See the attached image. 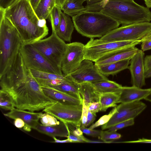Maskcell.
I'll return each instance as SVG.
<instances>
[{"label":"cell","mask_w":151,"mask_h":151,"mask_svg":"<svg viewBox=\"0 0 151 151\" xmlns=\"http://www.w3.org/2000/svg\"><path fill=\"white\" fill-rule=\"evenodd\" d=\"M80 93L83 101L88 107L90 104L94 102H99L100 93L96 90L92 83L86 82L79 84Z\"/></svg>","instance_id":"cell-22"},{"label":"cell","mask_w":151,"mask_h":151,"mask_svg":"<svg viewBox=\"0 0 151 151\" xmlns=\"http://www.w3.org/2000/svg\"><path fill=\"white\" fill-rule=\"evenodd\" d=\"M81 129L83 133L93 137H99L102 131L88 128L86 127H81Z\"/></svg>","instance_id":"cell-37"},{"label":"cell","mask_w":151,"mask_h":151,"mask_svg":"<svg viewBox=\"0 0 151 151\" xmlns=\"http://www.w3.org/2000/svg\"><path fill=\"white\" fill-rule=\"evenodd\" d=\"M92 62L88 60L84 59L77 69L67 75L78 84L109 80L99 72L96 66Z\"/></svg>","instance_id":"cell-13"},{"label":"cell","mask_w":151,"mask_h":151,"mask_svg":"<svg viewBox=\"0 0 151 151\" xmlns=\"http://www.w3.org/2000/svg\"><path fill=\"white\" fill-rule=\"evenodd\" d=\"M69 16L62 11L58 28L56 33L58 36L64 41L70 42L74 29V25Z\"/></svg>","instance_id":"cell-19"},{"label":"cell","mask_w":151,"mask_h":151,"mask_svg":"<svg viewBox=\"0 0 151 151\" xmlns=\"http://www.w3.org/2000/svg\"><path fill=\"white\" fill-rule=\"evenodd\" d=\"M147 7L149 8H151V0H144Z\"/></svg>","instance_id":"cell-50"},{"label":"cell","mask_w":151,"mask_h":151,"mask_svg":"<svg viewBox=\"0 0 151 151\" xmlns=\"http://www.w3.org/2000/svg\"><path fill=\"white\" fill-rule=\"evenodd\" d=\"M41 0H30L31 5L35 10Z\"/></svg>","instance_id":"cell-48"},{"label":"cell","mask_w":151,"mask_h":151,"mask_svg":"<svg viewBox=\"0 0 151 151\" xmlns=\"http://www.w3.org/2000/svg\"><path fill=\"white\" fill-rule=\"evenodd\" d=\"M84 48L85 45L80 42L67 44L61 65L63 74H68L79 67L84 59Z\"/></svg>","instance_id":"cell-12"},{"label":"cell","mask_w":151,"mask_h":151,"mask_svg":"<svg viewBox=\"0 0 151 151\" xmlns=\"http://www.w3.org/2000/svg\"><path fill=\"white\" fill-rule=\"evenodd\" d=\"M17 30L0 7V76L10 65L23 44Z\"/></svg>","instance_id":"cell-5"},{"label":"cell","mask_w":151,"mask_h":151,"mask_svg":"<svg viewBox=\"0 0 151 151\" xmlns=\"http://www.w3.org/2000/svg\"><path fill=\"white\" fill-rule=\"evenodd\" d=\"M109 0H91L89 4L90 9L92 12H100Z\"/></svg>","instance_id":"cell-34"},{"label":"cell","mask_w":151,"mask_h":151,"mask_svg":"<svg viewBox=\"0 0 151 151\" xmlns=\"http://www.w3.org/2000/svg\"><path fill=\"white\" fill-rule=\"evenodd\" d=\"M145 100L151 103V91L145 99Z\"/></svg>","instance_id":"cell-52"},{"label":"cell","mask_w":151,"mask_h":151,"mask_svg":"<svg viewBox=\"0 0 151 151\" xmlns=\"http://www.w3.org/2000/svg\"><path fill=\"white\" fill-rule=\"evenodd\" d=\"M70 0H55L56 5L62 9Z\"/></svg>","instance_id":"cell-47"},{"label":"cell","mask_w":151,"mask_h":151,"mask_svg":"<svg viewBox=\"0 0 151 151\" xmlns=\"http://www.w3.org/2000/svg\"><path fill=\"white\" fill-rule=\"evenodd\" d=\"M14 0H0V7L5 8L8 7Z\"/></svg>","instance_id":"cell-46"},{"label":"cell","mask_w":151,"mask_h":151,"mask_svg":"<svg viewBox=\"0 0 151 151\" xmlns=\"http://www.w3.org/2000/svg\"><path fill=\"white\" fill-rule=\"evenodd\" d=\"M83 104H64L56 101L43 111L50 114L63 122H70L81 125Z\"/></svg>","instance_id":"cell-10"},{"label":"cell","mask_w":151,"mask_h":151,"mask_svg":"<svg viewBox=\"0 0 151 151\" xmlns=\"http://www.w3.org/2000/svg\"><path fill=\"white\" fill-rule=\"evenodd\" d=\"M56 5L55 0H41L35 11L40 19L46 20Z\"/></svg>","instance_id":"cell-25"},{"label":"cell","mask_w":151,"mask_h":151,"mask_svg":"<svg viewBox=\"0 0 151 151\" xmlns=\"http://www.w3.org/2000/svg\"><path fill=\"white\" fill-rule=\"evenodd\" d=\"M130 59H126L101 65H96L99 72L107 77L114 76L120 71L129 68Z\"/></svg>","instance_id":"cell-23"},{"label":"cell","mask_w":151,"mask_h":151,"mask_svg":"<svg viewBox=\"0 0 151 151\" xmlns=\"http://www.w3.org/2000/svg\"><path fill=\"white\" fill-rule=\"evenodd\" d=\"M134 123V119H131L117 124L109 128L108 130L116 131L124 127L132 125Z\"/></svg>","instance_id":"cell-36"},{"label":"cell","mask_w":151,"mask_h":151,"mask_svg":"<svg viewBox=\"0 0 151 151\" xmlns=\"http://www.w3.org/2000/svg\"><path fill=\"white\" fill-rule=\"evenodd\" d=\"M141 43V50L143 51L151 49V40L143 41Z\"/></svg>","instance_id":"cell-43"},{"label":"cell","mask_w":151,"mask_h":151,"mask_svg":"<svg viewBox=\"0 0 151 151\" xmlns=\"http://www.w3.org/2000/svg\"><path fill=\"white\" fill-rule=\"evenodd\" d=\"M141 40L103 42L91 38L85 45L84 59L95 62L102 57L115 51L127 50L135 47Z\"/></svg>","instance_id":"cell-6"},{"label":"cell","mask_w":151,"mask_h":151,"mask_svg":"<svg viewBox=\"0 0 151 151\" xmlns=\"http://www.w3.org/2000/svg\"><path fill=\"white\" fill-rule=\"evenodd\" d=\"M62 11L61 8L56 5L49 15L48 19H49L51 23L52 32L56 33L58 28Z\"/></svg>","instance_id":"cell-29"},{"label":"cell","mask_w":151,"mask_h":151,"mask_svg":"<svg viewBox=\"0 0 151 151\" xmlns=\"http://www.w3.org/2000/svg\"><path fill=\"white\" fill-rule=\"evenodd\" d=\"M120 91L100 93L99 102L100 111H104L109 108L117 105Z\"/></svg>","instance_id":"cell-24"},{"label":"cell","mask_w":151,"mask_h":151,"mask_svg":"<svg viewBox=\"0 0 151 151\" xmlns=\"http://www.w3.org/2000/svg\"><path fill=\"white\" fill-rule=\"evenodd\" d=\"M59 124L52 126H45L39 123L34 129L52 138L54 137H67L68 131L64 123L60 121Z\"/></svg>","instance_id":"cell-20"},{"label":"cell","mask_w":151,"mask_h":151,"mask_svg":"<svg viewBox=\"0 0 151 151\" xmlns=\"http://www.w3.org/2000/svg\"><path fill=\"white\" fill-rule=\"evenodd\" d=\"M64 123L66 125L69 132L77 136L83 135L80 125L70 122Z\"/></svg>","instance_id":"cell-35"},{"label":"cell","mask_w":151,"mask_h":151,"mask_svg":"<svg viewBox=\"0 0 151 151\" xmlns=\"http://www.w3.org/2000/svg\"><path fill=\"white\" fill-rule=\"evenodd\" d=\"M88 107L86 106L83 101L82 114L81 119V127H85L87 120Z\"/></svg>","instance_id":"cell-39"},{"label":"cell","mask_w":151,"mask_h":151,"mask_svg":"<svg viewBox=\"0 0 151 151\" xmlns=\"http://www.w3.org/2000/svg\"><path fill=\"white\" fill-rule=\"evenodd\" d=\"M96 116V114L92 113L88 110L87 122L85 125V127H88L91 125L95 120Z\"/></svg>","instance_id":"cell-42"},{"label":"cell","mask_w":151,"mask_h":151,"mask_svg":"<svg viewBox=\"0 0 151 151\" xmlns=\"http://www.w3.org/2000/svg\"><path fill=\"white\" fill-rule=\"evenodd\" d=\"M41 87L44 93L56 102L68 105H78L83 104V100L74 98L55 88L47 86Z\"/></svg>","instance_id":"cell-17"},{"label":"cell","mask_w":151,"mask_h":151,"mask_svg":"<svg viewBox=\"0 0 151 151\" xmlns=\"http://www.w3.org/2000/svg\"><path fill=\"white\" fill-rule=\"evenodd\" d=\"M76 30L90 38H101L118 27L119 23L101 12L84 11L72 17Z\"/></svg>","instance_id":"cell-4"},{"label":"cell","mask_w":151,"mask_h":151,"mask_svg":"<svg viewBox=\"0 0 151 151\" xmlns=\"http://www.w3.org/2000/svg\"><path fill=\"white\" fill-rule=\"evenodd\" d=\"M14 125L18 128H22L25 125L24 121L20 118H17L14 119Z\"/></svg>","instance_id":"cell-44"},{"label":"cell","mask_w":151,"mask_h":151,"mask_svg":"<svg viewBox=\"0 0 151 151\" xmlns=\"http://www.w3.org/2000/svg\"><path fill=\"white\" fill-rule=\"evenodd\" d=\"M116 106L114 107L108 114L102 116L95 123L92 124L89 128L93 129L107 123L114 114L116 112L117 110Z\"/></svg>","instance_id":"cell-33"},{"label":"cell","mask_w":151,"mask_h":151,"mask_svg":"<svg viewBox=\"0 0 151 151\" xmlns=\"http://www.w3.org/2000/svg\"><path fill=\"white\" fill-rule=\"evenodd\" d=\"M67 138L71 140L73 142H88L89 139L85 137L83 135L77 136L69 132Z\"/></svg>","instance_id":"cell-38"},{"label":"cell","mask_w":151,"mask_h":151,"mask_svg":"<svg viewBox=\"0 0 151 151\" xmlns=\"http://www.w3.org/2000/svg\"><path fill=\"white\" fill-rule=\"evenodd\" d=\"M122 142L127 143H151V139H147L145 138L139 139L137 140L126 141Z\"/></svg>","instance_id":"cell-45"},{"label":"cell","mask_w":151,"mask_h":151,"mask_svg":"<svg viewBox=\"0 0 151 151\" xmlns=\"http://www.w3.org/2000/svg\"><path fill=\"white\" fill-rule=\"evenodd\" d=\"M88 110L95 114L100 111V106L99 102H94L91 103L88 106Z\"/></svg>","instance_id":"cell-41"},{"label":"cell","mask_w":151,"mask_h":151,"mask_svg":"<svg viewBox=\"0 0 151 151\" xmlns=\"http://www.w3.org/2000/svg\"><path fill=\"white\" fill-rule=\"evenodd\" d=\"M116 107V112L107 123L102 125V130L108 129L120 122L134 119L145 109L147 105L139 101L121 103Z\"/></svg>","instance_id":"cell-11"},{"label":"cell","mask_w":151,"mask_h":151,"mask_svg":"<svg viewBox=\"0 0 151 151\" xmlns=\"http://www.w3.org/2000/svg\"><path fill=\"white\" fill-rule=\"evenodd\" d=\"M92 83L100 93L119 92L122 87L116 82L109 80Z\"/></svg>","instance_id":"cell-27"},{"label":"cell","mask_w":151,"mask_h":151,"mask_svg":"<svg viewBox=\"0 0 151 151\" xmlns=\"http://www.w3.org/2000/svg\"><path fill=\"white\" fill-rule=\"evenodd\" d=\"M0 106L3 109L10 111L15 108L9 95L1 90L0 91Z\"/></svg>","instance_id":"cell-30"},{"label":"cell","mask_w":151,"mask_h":151,"mask_svg":"<svg viewBox=\"0 0 151 151\" xmlns=\"http://www.w3.org/2000/svg\"><path fill=\"white\" fill-rule=\"evenodd\" d=\"M31 44L52 64L61 70V62L67 44L56 33L52 32L49 37Z\"/></svg>","instance_id":"cell-8"},{"label":"cell","mask_w":151,"mask_h":151,"mask_svg":"<svg viewBox=\"0 0 151 151\" xmlns=\"http://www.w3.org/2000/svg\"><path fill=\"white\" fill-rule=\"evenodd\" d=\"M151 35V30H150V32L148 33V34L147 35Z\"/></svg>","instance_id":"cell-53"},{"label":"cell","mask_w":151,"mask_h":151,"mask_svg":"<svg viewBox=\"0 0 151 151\" xmlns=\"http://www.w3.org/2000/svg\"><path fill=\"white\" fill-rule=\"evenodd\" d=\"M145 53L139 50L130 59L129 66L132 86L142 88L145 85Z\"/></svg>","instance_id":"cell-14"},{"label":"cell","mask_w":151,"mask_h":151,"mask_svg":"<svg viewBox=\"0 0 151 151\" xmlns=\"http://www.w3.org/2000/svg\"><path fill=\"white\" fill-rule=\"evenodd\" d=\"M51 114L45 113H42L40 117L41 124L45 126H52L59 124L60 121Z\"/></svg>","instance_id":"cell-31"},{"label":"cell","mask_w":151,"mask_h":151,"mask_svg":"<svg viewBox=\"0 0 151 151\" xmlns=\"http://www.w3.org/2000/svg\"><path fill=\"white\" fill-rule=\"evenodd\" d=\"M139 49L136 47L113 52L95 62L96 65H104L126 59H131Z\"/></svg>","instance_id":"cell-18"},{"label":"cell","mask_w":151,"mask_h":151,"mask_svg":"<svg viewBox=\"0 0 151 151\" xmlns=\"http://www.w3.org/2000/svg\"><path fill=\"white\" fill-rule=\"evenodd\" d=\"M3 9L5 17L16 28L23 44H32L48 35L46 20L38 18L30 0H14Z\"/></svg>","instance_id":"cell-2"},{"label":"cell","mask_w":151,"mask_h":151,"mask_svg":"<svg viewBox=\"0 0 151 151\" xmlns=\"http://www.w3.org/2000/svg\"><path fill=\"white\" fill-rule=\"evenodd\" d=\"M151 40V35L146 36L142 40V42L145 41H148Z\"/></svg>","instance_id":"cell-51"},{"label":"cell","mask_w":151,"mask_h":151,"mask_svg":"<svg viewBox=\"0 0 151 151\" xmlns=\"http://www.w3.org/2000/svg\"><path fill=\"white\" fill-rule=\"evenodd\" d=\"M151 91V88L142 89L134 86H122L117 103L139 101L145 99Z\"/></svg>","instance_id":"cell-16"},{"label":"cell","mask_w":151,"mask_h":151,"mask_svg":"<svg viewBox=\"0 0 151 151\" xmlns=\"http://www.w3.org/2000/svg\"><path fill=\"white\" fill-rule=\"evenodd\" d=\"M33 77L36 79L47 80L64 79L65 75H60L51 73L29 69Z\"/></svg>","instance_id":"cell-28"},{"label":"cell","mask_w":151,"mask_h":151,"mask_svg":"<svg viewBox=\"0 0 151 151\" xmlns=\"http://www.w3.org/2000/svg\"><path fill=\"white\" fill-rule=\"evenodd\" d=\"M42 113V112L36 113L15 108L9 112L4 114L5 116L14 119L17 118L22 119L25 123V125L23 127L24 129L29 132L32 129H34L39 123L38 121L40 119Z\"/></svg>","instance_id":"cell-15"},{"label":"cell","mask_w":151,"mask_h":151,"mask_svg":"<svg viewBox=\"0 0 151 151\" xmlns=\"http://www.w3.org/2000/svg\"><path fill=\"white\" fill-rule=\"evenodd\" d=\"M20 52L26 66L29 69L63 75L60 69L52 64L31 44H23Z\"/></svg>","instance_id":"cell-9"},{"label":"cell","mask_w":151,"mask_h":151,"mask_svg":"<svg viewBox=\"0 0 151 151\" xmlns=\"http://www.w3.org/2000/svg\"><path fill=\"white\" fill-rule=\"evenodd\" d=\"M49 87L63 92L74 98L83 100L79 92V84L75 82L67 75H65L64 79L59 84Z\"/></svg>","instance_id":"cell-21"},{"label":"cell","mask_w":151,"mask_h":151,"mask_svg":"<svg viewBox=\"0 0 151 151\" xmlns=\"http://www.w3.org/2000/svg\"><path fill=\"white\" fill-rule=\"evenodd\" d=\"M87 0H70L63 8L62 10L64 13L73 17L85 11L86 8L83 3Z\"/></svg>","instance_id":"cell-26"},{"label":"cell","mask_w":151,"mask_h":151,"mask_svg":"<svg viewBox=\"0 0 151 151\" xmlns=\"http://www.w3.org/2000/svg\"><path fill=\"white\" fill-rule=\"evenodd\" d=\"M151 30V22H144L122 25L98 39L100 42L141 40Z\"/></svg>","instance_id":"cell-7"},{"label":"cell","mask_w":151,"mask_h":151,"mask_svg":"<svg viewBox=\"0 0 151 151\" xmlns=\"http://www.w3.org/2000/svg\"><path fill=\"white\" fill-rule=\"evenodd\" d=\"M145 77L151 72V55H146L144 58Z\"/></svg>","instance_id":"cell-40"},{"label":"cell","mask_w":151,"mask_h":151,"mask_svg":"<svg viewBox=\"0 0 151 151\" xmlns=\"http://www.w3.org/2000/svg\"><path fill=\"white\" fill-rule=\"evenodd\" d=\"M121 137V134L116 131L108 130L102 131L99 137L101 139L106 143H110L112 140L119 139Z\"/></svg>","instance_id":"cell-32"},{"label":"cell","mask_w":151,"mask_h":151,"mask_svg":"<svg viewBox=\"0 0 151 151\" xmlns=\"http://www.w3.org/2000/svg\"><path fill=\"white\" fill-rule=\"evenodd\" d=\"M122 25L151 21L149 8L134 0H109L100 11Z\"/></svg>","instance_id":"cell-3"},{"label":"cell","mask_w":151,"mask_h":151,"mask_svg":"<svg viewBox=\"0 0 151 151\" xmlns=\"http://www.w3.org/2000/svg\"><path fill=\"white\" fill-rule=\"evenodd\" d=\"M55 141V142L56 143H69L73 142L70 139H67L64 140H60L57 139L55 137H53Z\"/></svg>","instance_id":"cell-49"},{"label":"cell","mask_w":151,"mask_h":151,"mask_svg":"<svg viewBox=\"0 0 151 151\" xmlns=\"http://www.w3.org/2000/svg\"><path fill=\"white\" fill-rule=\"evenodd\" d=\"M1 89L11 98L14 106L31 112L43 110L55 102L47 96L27 68L11 72L0 82Z\"/></svg>","instance_id":"cell-1"}]
</instances>
